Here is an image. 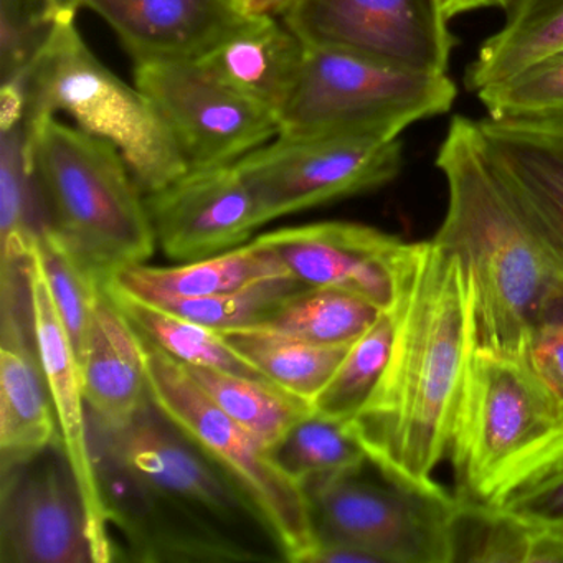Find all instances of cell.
I'll list each match as a JSON object with an SVG mask.
<instances>
[{
	"label": "cell",
	"mask_w": 563,
	"mask_h": 563,
	"mask_svg": "<svg viewBox=\"0 0 563 563\" xmlns=\"http://www.w3.org/2000/svg\"><path fill=\"white\" fill-rule=\"evenodd\" d=\"M88 430L121 560H285L252 500L153 400L117 427L88 415Z\"/></svg>",
	"instance_id": "cell-1"
},
{
	"label": "cell",
	"mask_w": 563,
	"mask_h": 563,
	"mask_svg": "<svg viewBox=\"0 0 563 563\" xmlns=\"http://www.w3.org/2000/svg\"><path fill=\"white\" fill-rule=\"evenodd\" d=\"M398 325L384 375L349 421L382 471L430 486L448 453L474 338V296L463 262L421 242L413 276L397 302Z\"/></svg>",
	"instance_id": "cell-2"
},
{
	"label": "cell",
	"mask_w": 563,
	"mask_h": 563,
	"mask_svg": "<svg viewBox=\"0 0 563 563\" xmlns=\"http://www.w3.org/2000/svg\"><path fill=\"white\" fill-rule=\"evenodd\" d=\"M434 164L448 207L431 240L470 275L476 349L522 358L527 335L563 289V272L490 166L476 120H451Z\"/></svg>",
	"instance_id": "cell-3"
},
{
	"label": "cell",
	"mask_w": 563,
	"mask_h": 563,
	"mask_svg": "<svg viewBox=\"0 0 563 563\" xmlns=\"http://www.w3.org/2000/svg\"><path fill=\"white\" fill-rule=\"evenodd\" d=\"M25 141L48 230L85 268L110 282L153 258L146 194L117 146L55 117L25 126Z\"/></svg>",
	"instance_id": "cell-4"
},
{
	"label": "cell",
	"mask_w": 563,
	"mask_h": 563,
	"mask_svg": "<svg viewBox=\"0 0 563 563\" xmlns=\"http://www.w3.org/2000/svg\"><path fill=\"white\" fill-rule=\"evenodd\" d=\"M446 456L454 496L486 506L562 460V411L523 358L474 349Z\"/></svg>",
	"instance_id": "cell-5"
},
{
	"label": "cell",
	"mask_w": 563,
	"mask_h": 563,
	"mask_svg": "<svg viewBox=\"0 0 563 563\" xmlns=\"http://www.w3.org/2000/svg\"><path fill=\"white\" fill-rule=\"evenodd\" d=\"M15 84L24 90L25 126L68 114L78 130L118 147L144 194L163 189L189 170L150 100L95 57L75 22L55 32Z\"/></svg>",
	"instance_id": "cell-6"
},
{
	"label": "cell",
	"mask_w": 563,
	"mask_h": 563,
	"mask_svg": "<svg viewBox=\"0 0 563 563\" xmlns=\"http://www.w3.org/2000/svg\"><path fill=\"white\" fill-rule=\"evenodd\" d=\"M456 97L448 74L407 70L354 52L308 45L301 75L278 113V136L395 141L411 124L448 113Z\"/></svg>",
	"instance_id": "cell-7"
},
{
	"label": "cell",
	"mask_w": 563,
	"mask_h": 563,
	"mask_svg": "<svg viewBox=\"0 0 563 563\" xmlns=\"http://www.w3.org/2000/svg\"><path fill=\"white\" fill-rule=\"evenodd\" d=\"M137 338L151 400L235 481L265 520L286 562L308 563L318 542L302 487L276 466L268 448L230 418L179 361Z\"/></svg>",
	"instance_id": "cell-8"
},
{
	"label": "cell",
	"mask_w": 563,
	"mask_h": 563,
	"mask_svg": "<svg viewBox=\"0 0 563 563\" xmlns=\"http://www.w3.org/2000/svg\"><path fill=\"white\" fill-rule=\"evenodd\" d=\"M305 493L318 545L357 547L378 563H453L457 497L438 483H407L367 460Z\"/></svg>",
	"instance_id": "cell-9"
},
{
	"label": "cell",
	"mask_w": 563,
	"mask_h": 563,
	"mask_svg": "<svg viewBox=\"0 0 563 563\" xmlns=\"http://www.w3.org/2000/svg\"><path fill=\"white\" fill-rule=\"evenodd\" d=\"M236 167L266 225L387 186L404 167V144L344 134L276 136L236 161Z\"/></svg>",
	"instance_id": "cell-10"
},
{
	"label": "cell",
	"mask_w": 563,
	"mask_h": 563,
	"mask_svg": "<svg viewBox=\"0 0 563 563\" xmlns=\"http://www.w3.org/2000/svg\"><path fill=\"white\" fill-rule=\"evenodd\" d=\"M134 80L187 169L236 163L279 134L275 111L233 90L199 60L134 64Z\"/></svg>",
	"instance_id": "cell-11"
},
{
	"label": "cell",
	"mask_w": 563,
	"mask_h": 563,
	"mask_svg": "<svg viewBox=\"0 0 563 563\" xmlns=\"http://www.w3.org/2000/svg\"><path fill=\"white\" fill-rule=\"evenodd\" d=\"M282 21L309 47L448 74L454 37L443 0H295Z\"/></svg>",
	"instance_id": "cell-12"
},
{
	"label": "cell",
	"mask_w": 563,
	"mask_h": 563,
	"mask_svg": "<svg viewBox=\"0 0 563 563\" xmlns=\"http://www.w3.org/2000/svg\"><path fill=\"white\" fill-rule=\"evenodd\" d=\"M305 286L354 292L388 311L400 301L420 256L407 243L374 227L318 222L286 227L256 236Z\"/></svg>",
	"instance_id": "cell-13"
},
{
	"label": "cell",
	"mask_w": 563,
	"mask_h": 563,
	"mask_svg": "<svg viewBox=\"0 0 563 563\" xmlns=\"http://www.w3.org/2000/svg\"><path fill=\"white\" fill-rule=\"evenodd\" d=\"M0 476V563H95L87 510L60 440Z\"/></svg>",
	"instance_id": "cell-14"
},
{
	"label": "cell",
	"mask_w": 563,
	"mask_h": 563,
	"mask_svg": "<svg viewBox=\"0 0 563 563\" xmlns=\"http://www.w3.org/2000/svg\"><path fill=\"white\" fill-rule=\"evenodd\" d=\"M146 207L157 246L177 263L239 249L263 225L255 194L236 163L187 170L146 194Z\"/></svg>",
	"instance_id": "cell-15"
},
{
	"label": "cell",
	"mask_w": 563,
	"mask_h": 563,
	"mask_svg": "<svg viewBox=\"0 0 563 563\" xmlns=\"http://www.w3.org/2000/svg\"><path fill=\"white\" fill-rule=\"evenodd\" d=\"M27 279L38 358L57 415L62 448L67 454L87 510L88 536L95 563L114 562L120 555L108 527L107 509L91 454L80 362L34 252L27 263Z\"/></svg>",
	"instance_id": "cell-16"
},
{
	"label": "cell",
	"mask_w": 563,
	"mask_h": 563,
	"mask_svg": "<svg viewBox=\"0 0 563 563\" xmlns=\"http://www.w3.org/2000/svg\"><path fill=\"white\" fill-rule=\"evenodd\" d=\"M0 325L2 474L35 460L60 437L35 344L29 279L2 285Z\"/></svg>",
	"instance_id": "cell-17"
},
{
	"label": "cell",
	"mask_w": 563,
	"mask_h": 563,
	"mask_svg": "<svg viewBox=\"0 0 563 563\" xmlns=\"http://www.w3.org/2000/svg\"><path fill=\"white\" fill-rule=\"evenodd\" d=\"M500 183L563 272V121H477Z\"/></svg>",
	"instance_id": "cell-18"
},
{
	"label": "cell",
	"mask_w": 563,
	"mask_h": 563,
	"mask_svg": "<svg viewBox=\"0 0 563 563\" xmlns=\"http://www.w3.org/2000/svg\"><path fill=\"white\" fill-rule=\"evenodd\" d=\"M134 64L197 60L246 21L235 0H81Z\"/></svg>",
	"instance_id": "cell-19"
},
{
	"label": "cell",
	"mask_w": 563,
	"mask_h": 563,
	"mask_svg": "<svg viewBox=\"0 0 563 563\" xmlns=\"http://www.w3.org/2000/svg\"><path fill=\"white\" fill-rule=\"evenodd\" d=\"M78 362L88 415L95 420L111 427L126 423L151 400L140 338L108 285Z\"/></svg>",
	"instance_id": "cell-20"
},
{
	"label": "cell",
	"mask_w": 563,
	"mask_h": 563,
	"mask_svg": "<svg viewBox=\"0 0 563 563\" xmlns=\"http://www.w3.org/2000/svg\"><path fill=\"white\" fill-rule=\"evenodd\" d=\"M306 52L308 45L278 18H249L197 60L278 117L301 75Z\"/></svg>",
	"instance_id": "cell-21"
},
{
	"label": "cell",
	"mask_w": 563,
	"mask_h": 563,
	"mask_svg": "<svg viewBox=\"0 0 563 563\" xmlns=\"http://www.w3.org/2000/svg\"><path fill=\"white\" fill-rule=\"evenodd\" d=\"M292 278L275 252L258 239L220 255L176 266H126L111 276L108 286L141 301L225 295L262 283Z\"/></svg>",
	"instance_id": "cell-22"
},
{
	"label": "cell",
	"mask_w": 563,
	"mask_h": 563,
	"mask_svg": "<svg viewBox=\"0 0 563 563\" xmlns=\"http://www.w3.org/2000/svg\"><path fill=\"white\" fill-rule=\"evenodd\" d=\"M563 48V0H516L503 27L467 65L464 87L476 95Z\"/></svg>",
	"instance_id": "cell-23"
},
{
	"label": "cell",
	"mask_w": 563,
	"mask_h": 563,
	"mask_svg": "<svg viewBox=\"0 0 563 563\" xmlns=\"http://www.w3.org/2000/svg\"><path fill=\"white\" fill-rule=\"evenodd\" d=\"M0 246L2 268L25 265L47 229L25 141L22 114H0Z\"/></svg>",
	"instance_id": "cell-24"
},
{
	"label": "cell",
	"mask_w": 563,
	"mask_h": 563,
	"mask_svg": "<svg viewBox=\"0 0 563 563\" xmlns=\"http://www.w3.org/2000/svg\"><path fill=\"white\" fill-rule=\"evenodd\" d=\"M223 341L266 380L311 404L351 345H319L269 329L232 328L219 331Z\"/></svg>",
	"instance_id": "cell-25"
},
{
	"label": "cell",
	"mask_w": 563,
	"mask_h": 563,
	"mask_svg": "<svg viewBox=\"0 0 563 563\" xmlns=\"http://www.w3.org/2000/svg\"><path fill=\"white\" fill-rule=\"evenodd\" d=\"M384 309L354 292L305 286L279 301L255 328L319 345H351Z\"/></svg>",
	"instance_id": "cell-26"
},
{
	"label": "cell",
	"mask_w": 563,
	"mask_h": 563,
	"mask_svg": "<svg viewBox=\"0 0 563 563\" xmlns=\"http://www.w3.org/2000/svg\"><path fill=\"white\" fill-rule=\"evenodd\" d=\"M184 367L230 418L242 424L268 450L282 440L296 421L312 411L309 401L263 378L243 377L210 367Z\"/></svg>",
	"instance_id": "cell-27"
},
{
	"label": "cell",
	"mask_w": 563,
	"mask_h": 563,
	"mask_svg": "<svg viewBox=\"0 0 563 563\" xmlns=\"http://www.w3.org/2000/svg\"><path fill=\"white\" fill-rule=\"evenodd\" d=\"M269 456L302 490L349 473L368 460L349 421L314 410L296 421L282 440L269 448Z\"/></svg>",
	"instance_id": "cell-28"
},
{
	"label": "cell",
	"mask_w": 563,
	"mask_h": 563,
	"mask_svg": "<svg viewBox=\"0 0 563 563\" xmlns=\"http://www.w3.org/2000/svg\"><path fill=\"white\" fill-rule=\"evenodd\" d=\"M108 289L134 331L180 364L217 368V371L232 372L243 377L266 380L255 367L229 347L222 334L216 329L206 328L173 312L164 311L150 302L111 289L110 286Z\"/></svg>",
	"instance_id": "cell-29"
},
{
	"label": "cell",
	"mask_w": 563,
	"mask_h": 563,
	"mask_svg": "<svg viewBox=\"0 0 563 563\" xmlns=\"http://www.w3.org/2000/svg\"><path fill=\"white\" fill-rule=\"evenodd\" d=\"M397 325V306L382 312L372 328L349 347L328 384L311 401L312 410L335 420H354L371 400L384 375Z\"/></svg>",
	"instance_id": "cell-30"
},
{
	"label": "cell",
	"mask_w": 563,
	"mask_h": 563,
	"mask_svg": "<svg viewBox=\"0 0 563 563\" xmlns=\"http://www.w3.org/2000/svg\"><path fill=\"white\" fill-rule=\"evenodd\" d=\"M542 529L504 507L457 499L453 563H533Z\"/></svg>",
	"instance_id": "cell-31"
},
{
	"label": "cell",
	"mask_w": 563,
	"mask_h": 563,
	"mask_svg": "<svg viewBox=\"0 0 563 563\" xmlns=\"http://www.w3.org/2000/svg\"><path fill=\"white\" fill-rule=\"evenodd\" d=\"M80 0H0V81L22 80L55 32L75 22Z\"/></svg>",
	"instance_id": "cell-32"
},
{
	"label": "cell",
	"mask_w": 563,
	"mask_h": 563,
	"mask_svg": "<svg viewBox=\"0 0 563 563\" xmlns=\"http://www.w3.org/2000/svg\"><path fill=\"white\" fill-rule=\"evenodd\" d=\"M34 256L44 272L45 282L78 357L87 341L98 299L108 282L85 268L52 235L48 227L35 243Z\"/></svg>",
	"instance_id": "cell-33"
},
{
	"label": "cell",
	"mask_w": 563,
	"mask_h": 563,
	"mask_svg": "<svg viewBox=\"0 0 563 563\" xmlns=\"http://www.w3.org/2000/svg\"><path fill=\"white\" fill-rule=\"evenodd\" d=\"M476 97L494 120L563 121V48Z\"/></svg>",
	"instance_id": "cell-34"
},
{
	"label": "cell",
	"mask_w": 563,
	"mask_h": 563,
	"mask_svg": "<svg viewBox=\"0 0 563 563\" xmlns=\"http://www.w3.org/2000/svg\"><path fill=\"white\" fill-rule=\"evenodd\" d=\"M301 288L305 285L298 279L285 278L225 295L166 298L150 305L206 328L222 331L258 324L279 301Z\"/></svg>",
	"instance_id": "cell-35"
},
{
	"label": "cell",
	"mask_w": 563,
	"mask_h": 563,
	"mask_svg": "<svg viewBox=\"0 0 563 563\" xmlns=\"http://www.w3.org/2000/svg\"><path fill=\"white\" fill-rule=\"evenodd\" d=\"M522 358L563 415V289L553 296L527 335Z\"/></svg>",
	"instance_id": "cell-36"
},
{
	"label": "cell",
	"mask_w": 563,
	"mask_h": 563,
	"mask_svg": "<svg viewBox=\"0 0 563 563\" xmlns=\"http://www.w3.org/2000/svg\"><path fill=\"white\" fill-rule=\"evenodd\" d=\"M499 507L529 522L563 530V457L509 494Z\"/></svg>",
	"instance_id": "cell-37"
},
{
	"label": "cell",
	"mask_w": 563,
	"mask_h": 563,
	"mask_svg": "<svg viewBox=\"0 0 563 563\" xmlns=\"http://www.w3.org/2000/svg\"><path fill=\"white\" fill-rule=\"evenodd\" d=\"M295 0H235L236 8L246 18H283Z\"/></svg>",
	"instance_id": "cell-38"
},
{
	"label": "cell",
	"mask_w": 563,
	"mask_h": 563,
	"mask_svg": "<svg viewBox=\"0 0 563 563\" xmlns=\"http://www.w3.org/2000/svg\"><path fill=\"white\" fill-rule=\"evenodd\" d=\"M514 2L516 0H443V8L451 21L457 15L479 11V9H504L507 11Z\"/></svg>",
	"instance_id": "cell-39"
},
{
	"label": "cell",
	"mask_w": 563,
	"mask_h": 563,
	"mask_svg": "<svg viewBox=\"0 0 563 563\" xmlns=\"http://www.w3.org/2000/svg\"><path fill=\"white\" fill-rule=\"evenodd\" d=\"M80 2H81V0H80ZM81 8H84V4H81Z\"/></svg>",
	"instance_id": "cell-40"
}]
</instances>
